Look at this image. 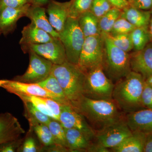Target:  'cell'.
I'll list each match as a JSON object with an SVG mask.
<instances>
[{
  "instance_id": "3",
  "label": "cell",
  "mask_w": 152,
  "mask_h": 152,
  "mask_svg": "<svg viewBox=\"0 0 152 152\" xmlns=\"http://www.w3.org/2000/svg\"><path fill=\"white\" fill-rule=\"evenodd\" d=\"M51 73L58 80L71 106L84 96L86 73L77 65L68 61L61 64H54Z\"/></svg>"
},
{
  "instance_id": "19",
  "label": "cell",
  "mask_w": 152,
  "mask_h": 152,
  "mask_svg": "<svg viewBox=\"0 0 152 152\" xmlns=\"http://www.w3.org/2000/svg\"><path fill=\"white\" fill-rule=\"evenodd\" d=\"M21 33L22 37L19 42L21 46L44 43L55 38L31 23L24 27Z\"/></svg>"
},
{
  "instance_id": "11",
  "label": "cell",
  "mask_w": 152,
  "mask_h": 152,
  "mask_svg": "<svg viewBox=\"0 0 152 152\" xmlns=\"http://www.w3.org/2000/svg\"><path fill=\"white\" fill-rule=\"evenodd\" d=\"M59 121L65 129H76L82 132L90 141L94 140L96 132L85 117L70 105L62 104Z\"/></svg>"
},
{
  "instance_id": "33",
  "label": "cell",
  "mask_w": 152,
  "mask_h": 152,
  "mask_svg": "<svg viewBox=\"0 0 152 152\" xmlns=\"http://www.w3.org/2000/svg\"><path fill=\"white\" fill-rule=\"evenodd\" d=\"M135 28L126 20L120 17L115 22L109 35L114 36L129 34Z\"/></svg>"
},
{
  "instance_id": "2",
  "label": "cell",
  "mask_w": 152,
  "mask_h": 152,
  "mask_svg": "<svg viewBox=\"0 0 152 152\" xmlns=\"http://www.w3.org/2000/svg\"><path fill=\"white\" fill-rule=\"evenodd\" d=\"M145 83L142 75L131 71L115 84L112 99L124 113L143 108L141 96Z\"/></svg>"
},
{
  "instance_id": "41",
  "label": "cell",
  "mask_w": 152,
  "mask_h": 152,
  "mask_svg": "<svg viewBox=\"0 0 152 152\" xmlns=\"http://www.w3.org/2000/svg\"><path fill=\"white\" fill-rule=\"evenodd\" d=\"M114 7L123 10L130 5L129 0H107Z\"/></svg>"
},
{
  "instance_id": "4",
  "label": "cell",
  "mask_w": 152,
  "mask_h": 152,
  "mask_svg": "<svg viewBox=\"0 0 152 152\" xmlns=\"http://www.w3.org/2000/svg\"><path fill=\"white\" fill-rule=\"evenodd\" d=\"M102 35L104 47L103 68L108 77L116 83L132 71L130 56L129 53L115 46L108 34Z\"/></svg>"
},
{
  "instance_id": "45",
  "label": "cell",
  "mask_w": 152,
  "mask_h": 152,
  "mask_svg": "<svg viewBox=\"0 0 152 152\" xmlns=\"http://www.w3.org/2000/svg\"><path fill=\"white\" fill-rule=\"evenodd\" d=\"M151 11V20H150L149 24L148 29L149 32L150 42L152 43V10Z\"/></svg>"
},
{
  "instance_id": "27",
  "label": "cell",
  "mask_w": 152,
  "mask_h": 152,
  "mask_svg": "<svg viewBox=\"0 0 152 152\" xmlns=\"http://www.w3.org/2000/svg\"><path fill=\"white\" fill-rule=\"evenodd\" d=\"M37 84L48 91L61 98L67 104L70 105L58 80L51 73L44 80Z\"/></svg>"
},
{
  "instance_id": "47",
  "label": "cell",
  "mask_w": 152,
  "mask_h": 152,
  "mask_svg": "<svg viewBox=\"0 0 152 152\" xmlns=\"http://www.w3.org/2000/svg\"><path fill=\"white\" fill-rule=\"evenodd\" d=\"M1 28H0V35H1Z\"/></svg>"
},
{
  "instance_id": "39",
  "label": "cell",
  "mask_w": 152,
  "mask_h": 152,
  "mask_svg": "<svg viewBox=\"0 0 152 152\" xmlns=\"http://www.w3.org/2000/svg\"><path fill=\"white\" fill-rule=\"evenodd\" d=\"M129 2L131 6L140 10L145 11L152 10V0H129Z\"/></svg>"
},
{
  "instance_id": "24",
  "label": "cell",
  "mask_w": 152,
  "mask_h": 152,
  "mask_svg": "<svg viewBox=\"0 0 152 152\" xmlns=\"http://www.w3.org/2000/svg\"><path fill=\"white\" fill-rule=\"evenodd\" d=\"M24 108V115L29 124L30 126L37 123L48 125L51 118L43 113L31 102L23 101Z\"/></svg>"
},
{
  "instance_id": "17",
  "label": "cell",
  "mask_w": 152,
  "mask_h": 152,
  "mask_svg": "<svg viewBox=\"0 0 152 152\" xmlns=\"http://www.w3.org/2000/svg\"><path fill=\"white\" fill-rule=\"evenodd\" d=\"M31 5L28 3L20 7L0 9V28L2 34L7 36L14 31L16 28L17 22L22 17H26Z\"/></svg>"
},
{
  "instance_id": "23",
  "label": "cell",
  "mask_w": 152,
  "mask_h": 152,
  "mask_svg": "<svg viewBox=\"0 0 152 152\" xmlns=\"http://www.w3.org/2000/svg\"><path fill=\"white\" fill-rule=\"evenodd\" d=\"M77 20L85 38L102 34L99 26V19L91 11L82 14Z\"/></svg>"
},
{
  "instance_id": "10",
  "label": "cell",
  "mask_w": 152,
  "mask_h": 152,
  "mask_svg": "<svg viewBox=\"0 0 152 152\" xmlns=\"http://www.w3.org/2000/svg\"><path fill=\"white\" fill-rule=\"evenodd\" d=\"M0 88L7 91L16 95H29L39 97L50 98L60 103L67 104L61 98L50 92L37 84L28 83L8 79L0 80ZM69 105V104H68Z\"/></svg>"
},
{
  "instance_id": "31",
  "label": "cell",
  "mask_w": 152,
  "mask_h": 152,
  "mask_svg": "<svg viewBox=\"0 0 152 152\" xmlns=\"http://www.w3.org/2000/svg\"><path fill=\"white\" fill-rule=\"evenodd\" d=\"M109 36L113 44L124 51L129 53L133 50L132 42L130 33L116 36Z\"/></svg>"
},
{
  "instance_id": "22",
  "label": "cell",
  "mask_w": 152,
  "mask_h": 152,
  "mask_svg": "<svg viewBox=\"0 0 152 152\" xmlns=\"http://www.w3.org/2000/svg\"><path fill=\"white\" fill-rule=\"evenodd\" d=\"M151 16V11L140 10L130 5L122 10L121 17L126 20L135 27L140 28L148 27Z\"/></svg>"
},
{
  "instance_id": "26",
  "label": "cell",
  "mask_w": 152,
  "mask_h": 152,
  "mask_svg": "<svg viewBox=\"0 0 152 152\" xmlns=\"http://www.w3.org/2000/svg\"><path fill=\"white\" fill-rule=\"evenodd\" d=\"M133 49L135 51L144 48L150 42L148 27L135 28L130 33Z\"/></svg>"
},
{
  "instance_id": "48",
  "label": "cell",
  "mask_w": 152,
  "mask_h": 152,
  "mask_svg": "<svg viewBox=\"0 0 152 152\" xmlns=\"http://www.w3.org/2000/svg\"></svg>"
},
{
  "instance_id": "6",
  "label": "cell",
  "mask_w": 152,
  "mask_h": 152,
  "mask_svg": "<svg viewBox=\"0 0 152 152\" xmlns=\"http://www.w3.org/2000/svg\"><path fill=\"white\" fill-rule=\"evenodd\" d=\"M59 38L65 50L67 61L77 65L85 38L77 18H68L64 28L59 33Z\"/></svg>"
},
{
  "instance_id": "44",
  "label": "cell",
  "mask_w": 152,
  "mask_h": 152,
  "mask_svg": "<svg viewBox=\"0 0 152 152\" xmlns=\"http://www.w3.org/2000/svg\"><path fill=\"white\" fill-rule=\"evenodd\" d=\"M49 0H28V3L31 5L46 7Z\"/></svg>"
},
{
  "instance_id": "28",
  "label": "cell",
  "mask_w": 152,
  "mask_h": 152,
  "mask_svg": "<svg viewBox=\"0 0 152 152\" xmlns=\"http://www.w3.org/2000/svg\"><path fill=\"white\" fill-rule=\"evenodd\" d=\"M48 126L52 133L55 144L68 149L66 141L65 129L59 121L51 118Z\"/></svg>"
},
{
  "instance_id": "14",
  "label": "cell",
  "mask_w": 152,
  "mask_h": 152,
  "mask_svg": "<svg viewBox=\"0 0 152 152\" xmlns=\"http://www.w3.org/2000/svg\"><path fill=\"white\" fill-rule=\"evenodd\" d=\"M131 70L140 74L145 79L152 75V43L144 48L130 55Z\"/></svg>"
},
{
  "instance_id": "16",
  "label": "cell",
  "mask_w": 152,
  "mask_h": 152,
  "mask_svg": "<svg viewBox=\"0 0 152 152\" xmlns=\"http://www.w3.org/2000/svg\"><path fill=\"white\" fill-rule=\"evenodd\" d=\"M125 120L132 132L152 133V110L142 108L128 113Z\"/></svg>"
},
{
  "instance_id": "12",
  "label": "cell",
  "mask_w": 152,
  "mask_h": 152,
  "mask_svg": "<svg viewBox=\"0 0 152 152\" xmlns=\"http://www.w3.org/2000/svg\"><path fill=\"white\" fill-rule=\"evenodd\" d=\"M23 52L28 53L30 51L50 61L53 64L60 65L67 61L65 50L59 38L44 43L21 46Z\"/></svg>"
},
{
  "instance_id": "37",
  "label": "cell",
  "mask_w": 152,
  "mask_h": 152,
  "mask_svg": "<svg viewBox=\"0 0 152 152\" xmlns=\"http://www.w3.org/2000/svg\"><path fill=\"white\" fill-rule=\"evenodd\" d=\"M24 138L16 139L0 145V152H18L19 148L23 144Z\"/></svg>"
},
{
  "instance_id": "20",
  "label": "cell",
  "mask_w": 152,
  "mask_h": 152,
  "mask_svg": "<svg viewBox=\"0 0 152 152\" xmlns=\"http://www.w3.org/2000/svg\"><path fill=\"white\" fill-rule=\"evenodd\" d=\"M147 134L140 132H132L124 140L111 149L115 152H143Z\"/></svg>"
},
{
  "instance_id": "36",
  "label": "cell",
  "mask_w": 152,
  "mask_h": 152,
  "mask_svg": "<svg viewBox=\"0 0 152 152\" xmlns=\"http://www.w3.org/2000/svg\"><path fill=\"white\" fill-rule=\"evenodd\" d=\"M141 104L143 108L152 110V87L145 81L142 93Z\"/></svg>"
},
{
  "instance_id": "29",
  "label": "cell",
  "mask_w": 152,
  "mask_h": 152,
  "mask_svg": "<svg viewBox=\"0 0 152 152\" xmlns=\"http://www.w3.org/2000/svg\"><path fill=\"white\" fill-rule=\"evenodd\" d=\"M30 128L32 129L33 131L37 136L42 147L50 146L55 144L53 136L48 125L40 123H37Z\"/></svg>"
},
{
  "instance_id": "9",
  "label": "cell",
  "mask_w": 152,
  "mask_h": 152,
  "mask_svg": "<svg viewBox=\"0 0 152 152\" xmlns=\"http://www.w3.org/2000/svg\"><path fill=\"white\" fill-rule=\"evenodd\" d=\"M132 133L124 118V119L96 132L94 140L96 143L111 149L121 143Z\"/></svg>"
},
{
  "instance_id": "43",
  "label": "cell",
  "mask_w": 152,
  "mask_h": 152,
  "mask_svg": "<svg viewBox=\"0 0 152 152\" xmlns=\"http://www.w3.org/2000/svg\"><path fill=\"white\" fill-rule=\"evenodd\" d=\"M144 152H152V133L147 134Z\"/></svg>"
},
{
  "instance_id": "46",
  "label": "cell",
  "mask_w": 152,
  "mask_h": 152,
  "mask_svg": "<svg viewBox=\"0 0 152 152\" xmlns=\"http://www.w3.org/2000/svg\"><path fill=\"white\" fill-rule=\"evenodd\" d=\"M145 81L148 84L150 85L152 87V75L149 76L145 79Z\"/></svg>"
},
{
  "instance_id": "21",
  "label": "cell",
  "mask_w": 152,
  "mask_h": 152,
  "mask_svg": "<svg viewBox=\"0 0 152 152\" xmlns=\"http://www.w3.org/2000/svg\"><path fill=\"white\" fill-rule=\"evenodd\" d=\"M67 148L69 151L88 152L93 142L88 140L80 131L74 129H65Z\"/></svg>"
},
{
  "instance_id": "35",
  "label": "cell",
  "mask_w": 152,
  "mask_h": 152,
  "mask_svg": "<svg viewBox=\"0 0 152 152\" xmlns=\"http://www.w3.org/2000/svg\"><path fill=\"white\" fill-rule=\"evenodd\" d=\"M32 130L31 128L30 130L26 137L24 138L23 144L19 148L18 152H38L42 151V148L38 147L36 143L35 140L31 136V132Z\"/></svg>"
},
{
  "instance_id": "34",
  "label": "cell",
  "mask_w": 152,
  "mask_h": 152,
  "mask_svg": "<svg viewBox=\"0 0 152 152\" xmlns=\"http://www.w3.org/2000/svg\"><path fill=\"white\" fill-rule=\"evenodd\" d=\"M113 7L107 0H94L90 11L99 19Z\"/></svg>"
},
{
  "instance_id": "32",
  "label": "cell",
  "mask_w": 152,
  "mask_h": 152,
  "mask_svg": "<svg viewBox=\"0 0 152 152\" xmlns=\"http://www.w3.org/2000/svg\"><path fill=\"white\" fill-rule=\"evenodd\" d=\"M18 96L20 99L22 101H26L31 102L38 110L48 116L51 118L56 120V117L50 110L46 104H45V102L42 99V98L34 96L24 95H19Z\"/></svg>"
},
{
  "instance_id": "8",
  "label": "cell",
  "mask_w": 152,
  "mask_h": 152,
  "mask_svg": "<svg viewBox=\"0 0 152 152\" xmlns=\"http://www.w3.org/2000/svg\"><path fill=\"white\" fill-rule=\"evenodd\" d=\"M29 64L26 72L13 80L23 83L37 84L44 80L51 73L53 64L49 60L30 51Z\"/></svg>"
},
{
  "instance_id": "30",
  "label": "cell",
  "mask_w": 152,
  "mask_h": 152,
  "mask_svg": "<svg viewBox=\"0 0 152 152\" xmlns=\"http://www.w3.org/2000/svg\"><path fill=\"white\" fill-rule=\"evenodd\" d=\"M94 0H71L69 17L78 18L82 14L90 11Z\"/></svg>"
},
{
  "instance_id": "13",
  "label": "cell",
  "mask_w": 152,
  "mask_h": 152,
  "mask_svg": "<svg viewBox=\"0 0 152 152\" xmlns=\"http://www.w3.org/2000/svg\"><path fill=\"white\" fill-rule=\"evenodd\" d=\"M25 132L12 114L7 112L0 114V145L18 139Z\"/></svg>"
},
{
  "instance_id": "1",
  "label": "cell",
  "mask_w": 152,
  "mask_h": 152,
  "mask_svg": "<svg viewBox=\"0 0 152 152\" xmlns=\"http://www.w3.org/2000/svg\"><path fill=\"white\" fill-rule=\"evenodd\" d=\"M71 106L85 117L96 132L125 118L124 112L113 100L94 99L83 96Z\"/></svg>"
},
{
  "instance_id": "7",
  "label": "cell",
  "mask_w": 152,
  "mask_h": 152,
  "mask_svg": "<svg viewBox=\"0 0 152 152\" xmlns=\"http://www.w3.org/2000/svg\"><path fill=\"white\" fill-rule=\"evenodd\" d=\"M104 47L103 35L86 38L77 65L84 72L102 65Z\"/></svg>"
},
{
  "instance_id": "18",
  "label": "cell",
  "mask_w": 152,
  "mask_h": 152,
  "mask_svg": "<svg viewBox=\"0 0 152 152\" xmlns=\"http://www.w3.org/2000/svg\"><path fill=\"white\" fill-rule=\"evenodd\" d=\"M46 7L41 6L31 5L28 9L26 17L31 23L37 27L48 33L53 37L59 38V34L52 27L46 15Z\"/></svg>"
},
{
  "instance_id": "38",
  "label": "cell",
  "mask_w": 152,
  "mask_h": 152,
  "mask_svg": "<svg viewBox=\"0 0 152 152\" xmlns=\"http://www.w3.org/2000/svg\"><path fill=\"white\" fill-rule=\"evenodd\" d=\"M42 99L50 110L56 117V120L59 121L62 104L50 98H42Z\"/></svg>"
},
{
  "instance_id": "25",
  "label": "cell",
  "mask_w": 152,
  "mask_h": 152,
  "mask_svg": "<svg viewBox=\"0 0 152 152\" xmlns=\"http://www.w3.org/2000/svg\"><path fill=\"white\" fill-rule=\"evenodd\" d=\"M122 10L112 8L99 19V26L102 34H109L115 22L121 17Z\"/></svg>"
},
{
  "instance_id": "49",
  "label": "cell",
  "mask_w": 152,
  "mask_h": 152,
  "mask_svg": "<svg viewBox=\"0 0 152 152\" xmlns=\"http://www.w3.org/2000/svg\"><path fill=\"white\" fill-rule=\"evenodd\" d=\"M0 1H1V0H0Z\"/></svg>"
},
{
  "instance_id": "40",
  "label": "cell",
  "mask_w": 152,
  "mask_h": 152,
  "mask_svg": "<svg viewBox=\"0 0 152 152\" xmlns=\"http://www.w3.org/2000/svg\"><path fill=\"white\" fill-rule=\"evenodd\" d=\"M28 3V0H1L0 9L4 7H20Z\"/></svg>"
},
{
  "instance_id": "15",
  "label": "cell",
  "mask_w": 152,
  "mask_h": 152,
  "mask_svg": "<svg viewBox=\"0 0 152 152\" xmlns=\"http://www.w3.org/2000/svg\"><path fill=\"white\" fill-rule=\"evenodd\" d=\"M69 1L60 2L55 0H49L46 6L49 22L58 34L64 28L69 17Z\"/></svg>"
},
{
  "instance_id": "42",
  "label": "cell",
  "mask_w": 152,
  "mask_h": 152,
  "mask_svg": "<svg viewBox=\"0 0 152 152\" xmlns=\"http://www.w3.org/2000/svg\"><path fill=\"white\" fill-rule=\"evenodd\" d=\"M88 152H110L109 149L100 145L95 142L92 143Z\"/></svg>"
},
{
  "instance_id": "5",
  "label": "cell",
  "mask_w": 152,
  "mask_h": 152,
  "mask_svg": "<svg viewBox=\"0 0 152 152\" xmlns=\"http://www.w3.org/2000/svg\"><path fill=\"white\" fill-rule=\"evenodd\" d=\"M83 96L97 100H113L115 84L108 77L102 65L85 72Z\"/></svg>"
}]
</instances>
